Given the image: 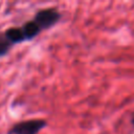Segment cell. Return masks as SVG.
Here are the masks:
<instances>
[{"mask_svg":"<svg viewBox=\"0 0 134 134\" xmlns=\"http://www.w3.org/2000/svg\"><path fill=\"white\" fill-rule=\"evenodd\" d=\"M47 126L43 118H32L19 121L10 127L7 134H38Z\"/></svg>","mask_w":134,"mask_h":134,"instance_id":"1","label":"cell"},{"mask_svg":"<svg viewBox=\"0 0 134 134\" xmlns=\"http://www.w3.org/2000/svg\"><path fill=\"white\" fill-rule=\"evenodd\" d=\"M62 18L61 13L57 7H47L38 10L35 15L34 21L40 26V28L47 29L55 25Z\"/></svg>","mask_w":134,"mask_h":134,"instance_id":"2","label":"cell"},{"mask_svg":"<svg viewBox=\"0 0 134 134\" xmlns=\"http://www.w3.org/2000/svg\"><path fill=\"white\" fill-rule=\"evenodd\" d=\"M5 38L13 44H18V43H22L24 41H26L25 36L23 34V30L21 28V26H14V27H9L7 28L4 32Z\"/></svg>","mask_w":134,"mask_h":134,"instance_id":"3","label":"cell"},{"mask_svg":"<svg viewBox=\"0 0 134 134\" xmlns=\"http://www.w3.org/2000/svg\"><path fill=\"white\" fill-rule=\"evenodd\" d=\"M21 28H22V30H23V34H24V36H25L26 41H27V40H32L34 38H36V37L42 31V29L40 28V26H39L34 20L25 22V23L21 26Z\"/></svg>","mask_w":134,"mask_h":134,"instance_id":"4","label":"cell"},{"mask_svg":"<svg viewBox=\"0 0 134 134\" xmlns=\"http://www.w3.org/2000/svg\"><path fill=\"white\" fill-rule=\"evenodd\" d=\"M12 47H13V44L5 38L3 32H0V57L5 55Z\"/></svg>","mask_w":134,"mask_h":134,"instance_id":"5","label":"cell"},{"mask_svg":"<svg viewBox=\"0 0 134 134\" xmlns=\"http://www.w3.org/2000/svg\"><path fill=\"white\" fill-rule=\"evenodd\" d=\"M131 122H132V125L134 126V115H133V117H132V119H131Z\"/></svg>","mask_w":134,"mask_h":134,"instance_id":"6","label":"cell"}]
</instances>
